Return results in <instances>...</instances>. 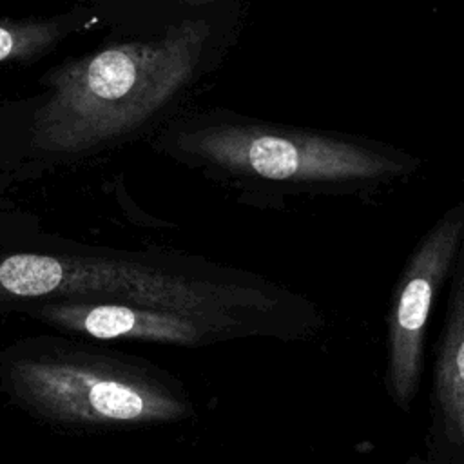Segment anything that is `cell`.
I'll list each match as a JSON object with an SVG mask.
<instances>
[{
    "mask_svg": "<svg viewBox=\"0 0 464 464\" xmlns=\"http://www.w3.org/2000/svg\"><path fill=\"white\" fill-rule=\"evenodd\" d=\"M40 312L58 328L100 341L196 344L207 332L188 312L143 303H63L47 304Z\"/></svg>",
    "mask_w": 464,
    "mask_h": 464,
    "instance_id": "8992f818",
    "label": "cell"
},
{
    "mask_svg": "<svg viewBox=\"0 0 464 464\" xmlns=\"http://www.w3.org/2000/svg\"><path fill=\"white\" fill-rule=\"evenodd\" d=\"M192 2H205V0H192Z\"/></svg>",
    "mask_w": 464,
    "mask_h": 464,
    "instance_id": "9c48e42d",
    "label": "cell"
},
{
    "mask_svg": "<svg viewBox=\"0 0 464 464\" xmlns=\"http://www.w3.org/2000/svg\"><path fill=\"white\" fill-rule=\"evenodd\" d=\"M58 27L42 22H11L0 18V62L25 60L53 45Z\"/></svg>",
    "mask_w": 464,
    "mask_h": 464,
    "instance_id": "52a82bcc",
    "label": "cell"
},
{
    "mask_svg": "<svg viewBox=\"0 0 464 464\" xmlns=\"http://www.w3.org/2000/svg\"><path fill=\"white\" fill-rule=\"evenodd\" d=\"M207 36V24L188 22L160 40L111 45L62 67L36 112V143L74 152L138 127L187 83Z\"/></svg>",
    "mask_w": 464,
    "mask_h": 464,
    "instance_id": "6da1fadb",
    "label": "cell"
},
{
    "mask_svg": "<svg viewBox=\"0 0 464 464\" xmlns=\"http://www.w3.org/2000/svg\"><path fill=\"white\" fill-rule=\"evenodd\" d=\"M9 392L29 410L76 426H132L179 419L187 402L147 372L62 350L20 352L4 364Z\"/></svg>",
    "mask_w": 464,
    "mask_h": 464,
    "instance_id": "7a4b0ae2",
    "label": "cell"
},
{
    "mask_svg": "<svg viewBox=\"0 0 464 464\" xmlns=\"http://www.w3.org/2000/svg\"><path fill=\"white\" fill-rule=\"evenodd\" d=\"M404 464H446L442 459H439L437 455H433L431 451H428V455H413L410 457Z\"/></svg>",
    "mask_w": 464,
    "mask_h": 464,
    "instance_id": "ba28073f",
    "label": "cell"
},
{
    "mask_svg": "<svg viewBox=\"0 0 464 464\" xmlns=\"http://www.w3.org/2000/svg\"><path fill=\"white\" fill-rule=\"evenodd\" d=\"M185 149L221 167L268 181L359 187L408 174L413 158L330 134L216 125L183 140Z\"/></svg>",
    "mask_w": 464,
    "mask_h": 464,
    "instance_id": "3957f363",
    "label": "cell"
},
{
    "mask_svg": "<svg viewBox=\"0 0 464 464\" xmlns=\"http://www.w3.org/2000/svg\"><path fill=\"white\" fill-rule=\"evenodd\" d=\"M464 228V205L448 210L419 241L404 266L388 315L386 388L410 410L424 364V335L437 294L451 272Z\"/></svg>",
    "mask_w": 464,
    "mask_h": 464,
    "instance_id": "277c9868",
    "label": "cell"
},
{
    "mask_svg": "<svg viewBox=\"0 0 464 464\" xmlns=\"http://www.w3.org/2000/svg\"><path fill=\"white\" fill-rule=\"evenodd\" d=\"M450 276V295L433 368L430 451L446 464H464V228Z\"/></svg>",
    "mask_w": 464,
    "mask_h": 464,
    "instance_id": "5b68a950",
    "label": "cell"
}]
</instances>
